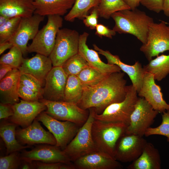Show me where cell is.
<instances>
[{
	"label": "cell",
	"mask_w": 169,
	"mask_h": 169,
	"mask_svg": "<svg viewBox=\"0 0 169 169\" xmlns=\"http://www.w3.org/2000/svg\"><path fill=\"white\" fill-rule=\"evenodd\" d=\"M20 83L31 89L40 93L43 95V84L32 75L21 72Z\"/></svg>",
	"instance_id": "38"
},
{
	"label": "cell",
	"mask_w": 169,
	"mask_h": 169,
	"mask_svg": "<svg viewBox=\"0 0 169 169\" xmlns=\"http://www.w3.org/2000/svg\"><path fill=\"white\" fill-rule=\"evenodd\" d=\"M87 120L79 128L76 135L63 150L72 162L80 157L98 150L93 141L91 127L95 118L93 109L90 108Z\"/></svg>",
	"instance_id": "5"
},
{
	"label": "cell",
	"mask_w": 169,
	"mask_h": 169,
	"mask_svg": "<svg viewBox=\"0 0 169 169\" xmlns=\"http://www.w3.org/2000/svg\"><path fill=\"white\" fill-rule=\"evenodd\" d=\"M46 107L44 112L59 120L68 121L81 126L86 121L89 113L75 103L65 101H53L42 99Z\"/></svg>",
	"instance_id": "9"
},
{
	"label": "cell",
	"mask_w": 169,
	"mask_h": 169,
	"mask_svg": "<svg viewBox=\"0 0 169 169\" xmlns=\"http://www.w3.org/2000/svg\"><path fill=\"white\" fill-rule=\"evenodd\" d=\"M111 17L115 22L113 29L120 34H129L136 37L142 44L147 41L150 25L153 18L137 9H125L113 13Z\"/></svg>",
	"instance_id": "2"
},
{
	"label": "cell",
	"mask_w": 169,
	"mask_h": 169,
	"mask_svg": "<svg viewBox=\"0 0 169 169\" xmlns=\"http://www.w3.org/2000/svg\"><path fill=\"white\" fill-rule=\"evenodd\" d=\"M17 125L12 122L3 123L0 125V136L5 144L7 155L30 147L28 145L23 146L17 140L16 134Z\"/></svg>",
	"instance_id": "27"
},
{
	"label": "cell",
	"mask_w": 169,
	"mask_h": 169,
	"mask_svg": "<svg viewBox=\"0 0 169 169\" xmlns=\"http://www.w3.org/2000/svg\"><path fill=\"white\" fill-rule=\"evenodd\" d=\"M44 17L34 14L29 17L21 18L16 33L9 41L13 45L17 46L23 55L28 53V43L36 35L39 30V25L44 19Z\"/></svg>",
	"instance_id": "13"
},
{
	"label": "cell",
	"mask_w": 169,
	"mask_h": 169,
	"mask_svg": "<svg viewBox=\"0 0 169 169\" xmlns=\"http://www.w3.org/2000/svg\"><path fill=\"white\" fill-rule=\"evenodd\" d=\"M21 159L19 151L12 152L0 158V169H19Z\"/></svg>",
	"instance_id": "37"
},
{
	"label": "cell",
	"mask_w": 169,
	"mask_h": 169,
	"mask_svg": "<svg viewBox=\"0 0 169 169\" xmlns=\"http://www.w3.org/2000/svg\"><path fill=\"white\" fill-rule=\"evenodd\" d=\"M162 113L161 124L156 127L148 128L144 136L146 137L154 135L164 136L167 137V141L169 142V110Z\"/></svg>",
	"instance_id": "36"
},
{
	"label": "cell",
	"mask_w": 169,
	"mask_h": 169,
	"mask_svg": "<svg viewBox=\"0 0 169 169\" xmlns=\"http://www.w3.org/2000/svg\"><path fill=\"white\" fill-rule=\"evenodd\" d=\"M75 0H34V14L43 16H63L72 7Z\"/></svg>",
	"instance_id": "24"
},
{
	"label": "cell",
	"mask_w": 169,
	"mask_h": 169,
	"mask_svg": "<svg viewBox=\"0 0 169 169\" xmlns=\"http://www.w3.org/2000/svg\"><path fill=\"white\" fill-rule=\"evenodd\" d=\"M13 46L9 41L0 43V54H2L6 50L10 49Z\"/></svg>",
	"instance_id": "48"
},
{
	"label": "cell",
	"mask_w": 169,
	"mask_h": 169,
	"mask_svg": "<svg viewBox=\"0 0 169 169\" xmlns=\"http://www.w3.org/2000/svg\"><path fill=\"white\" fill-rule=\"evenodd\" d=\"M155 80L152 74L145 71L142 85L137 95L143 98L154 110L162 113L169 110V103L163 99L161 88Z\"/></svg>",
	"instance_id": "16"
},
{
	"label": "cell",
	"mask_w": 169,
	"mask_h": 169,
	"mask_svg": "<svg viewBox=\"0 0 169 169\" xmlns=\"http://www.w3.org/2000/svg\"><path fill=\"white\" fill-rule=\"evenodd\" d=\"M99 16L97 7L91 10L90 14L87 15L83 19L85 26L91 29H95L98 24V19Z\"/></svg>",
	"instance_id": "41"
},
{
	"label": "cell",
	"mask_w": 169,
	"mask_h": 169,
	"mask_svg": "<svg viewBox=\"0 0 169 169\" xmlns=\"http://www.w3.org/2000/svg\"><path fill=\"white\" fill-rule=\"evenodd\" d=\"M95 34L100 37H105L110 38H112L116 32L112 29L102 24H98L95 28Z\"/></svg>",
	"instance_id": "43"
},
{
	"label": "cell",
	"mask_w": 169,
	"mask_h": 169,
	"mask_svg": "<svg viewBox=\"0 0 169 169\" xmlns=\"http://www.w3.org/2000/svg\"><path fill=\"white\" fill-rule=\"evenodd\" d=\"M68 77L62 66L53 67L45 79L43 99L53 101H64Z\"/></svg>",
	"instance_id": "15"
},
{
	"label": "cell",
	"mask_w": 169,
	"mask_h": 169,
	"mask_svg": "<svg viewBox=\"0 0 169 169\" xmlns=\"http://www.w3.org/2000/svg\"><path fill=\"white\" fill-rule=\"evenodd\" d=\"M165 0H141L140 4L147 9L156 13L163 10Z\"/></svg>",
	"instance_id": "42"
},
{
	"label": "cell",
	"mask_w": 169,
	"mask_h": 169,
	"mask_svg": "<svg viewBox=\"0 0 169 169\" xmlns=\"http://www.w3.org/2000/svg\"><path fill=\"white\" fill-rule=\"evenodd\" d=\"M14 68L11 66L5 64H0V80Z\"/></svg>",
	"instance_id": "45"
},
{
	"label": "cell",
	"mask_w": 169,
	"mask_h": 169,
	"mask_svg": "<svg viewBox=\"0 0 169 169\" xmlns=\"http://www.w3.org/2000/svg\"><path fill=\"white\" fill-rule=\"evenodd\" d=\"M124 75V72H114L95 85L83 87V95L78 105L85 110L93 108L99 114L109 105L123 101L127 87Z\"/></svg>",
	"instance_id": "1"
},
{
	"label": "cell",
	"mask_w": 169,
	"mask_h": 169,
	"mask_svg": "<svg viewBox=\"0 0 169 169\" xmlns=\"http://www.w3.org/2000/svg\"><path fill=\"white\" fill-rule=\"evenodd\" d=\"M93 46L94 49L98 54L105 57L108 64L117 65L121 70L128 75L132 85L138 93L141 88L145 72L141 63L137 61L132 65L125 64L121 61L118 56L114 55L108 50H104L100 49L95 44H93Z\"/></svg>",
	"instance_id": "20"
},
{
	"label": "cell",
	"mask_w": 169,
	"mask_h": 169,
	"mask_svg": "<svg viewBox=\"0 0 169 169\" xmlns=\"http://www.w3.org/2000/svg\"><path fill=\"white\" fill-rule=\"evenodd\" d=\"M14 114L10 118V121L17 125L26 128L32 124L37 116L46 107L42 102H28L20 100L12 105Z\"/></svg>",
	"instance_id": "17"
},
{
	"label": "cell",
	"mask_w": 169,
	"mask_h": 169,
	"mask_svg": "<svg viewBox=\"0 0 169 169\" xmlns=\"http://www.w3.org/2000/svg\"><path fill=\"white\" fill-rule=\"evenodd\" d=\"M39 121L36 118L29 126L16 130L18 141L21 144L28 146L36 144L56 145V141L54 136L44 130Z\"/></svg>",
	"instance_id": "18"
},
{
	"label": "cell",
	"mask_w": 169,
	"mask_h": 169,
	"mask_svg": "<svg viewBox=\"0 0 169 169\" xmlns=\"http://www.w3.org/2000/svg\"><path fill=\"white\" fill-rule=\"evenodd\" d=\"M131 9L136 8L140 4L141 0H123Z\"/></svg>",
	"instance_id": "46"
},
{
	"label": "cell",
	"mask_w": 169,
	"mask_h": 169,
	"mask_svg": "<svg viewBox=\"0 0 169 169\" xmlns=\"http://www.w3.org/2000/svg\"><path fill=\"white\" fill-rule=\"evenodd\" d=\"M144 71L152 74L155 80L160 81L169 74V54L158 55L143 67Z\"/></svg>",
	"instance_id": "28"
},
{
	"label": "cell",
	"mask_w": 169,
	"mask_h": 169,
	"mask_svg": "<svg viewBox=\"0 0 169 169\" xmlns=\"http://www.w3.org/2000/svg\"><path fill=\"white\" fill-rule=\"evenodd\" d=\"M21 18H11L7 22L0 25V43L8 41L16 33Z\"/></svg>",
	"instance_id": "34"
},
{
	"label": "cell",
	"mask_w": 169,
	"mask_h": 169,
	"mask_svg": "<svg viewBox=\"0 0 169 169\" xmlns=\"http://www.w3.org/2000/svg\"><path fill=\"white\" fill-rule=\"evenodd\" d=\"M89 35V34L85 32L80 35L78 53L89 65L106 75L120 72L121 70L118 66L105 63L101 61L97 51L88 48L86 42Z\"/></svg>",
	"instance_id": "22"
},
{
	"label": "cell",
	"mask_w": 169,
	"mask_h": 169,
	"mask_svg": "<svg viewBox=\"0 0 169 169\" xmlns=\"http://www.w3.org/2000/svg\"><path fill=\"white\" fill-rule=\"evenodd\" d=\"M107 75L94 68L89 67L83 69L77 76L84 87L95 85Z\"/></svg>",
	"instance_id": "33"
},
{
	"label": "cell",
	"mask_w": 169,
	"mask_h": 169,
	"mask_svg": "<svg viewBox=\"0 0 169 169\" xmlns=\"http://www.w3.org/2000/svg\"><path fill=\"white\" fill-rule=\"evenodd\" d=\"M83 86L76 75L68 76L64 92V101L77 104L81 100Z\"/></svg>",
	"instance_id": "30"
},
{
	"label": "cell",
	"mask_w": 169,
	"mask_h": 169,
	"mask_svg": "<svg viewBox=\"0 0 169 169\" xmlns=\"http://www.w3.org/2000/svg\"><path fill=\"white\" fill-rule=\"evenodd\" d=\"M160 156L151 143L146 142L140 156L127 167L128 169H160Z\"/></svg>",
	"instance_id": "26"
},
{
	"label": "cell",
	"mask_w": 169,
	"mask_h": 169,
	"mask_svg": "<svg viewBox=\"0 0 169 169\" xmlns=\"http://www.w3.org/2000/svg\"><path fill=\"white\" fill-rule=\"evenodd\" d=\"M75 169H120L122 166L109 154L96 150L73 162Z\"/></svg>",
	"instance_id": "19"
},
{
	"label": "cell",
	"mask_w": 169,
	"mask_h": 169,
	"mask_svg": "<svg viewBox=\"0 0 169 169\" xmlns=\"http://www.w3.org/2000/svg\"><path fill=\"white\" fill-rule=\"evenodd\" d=\"M159 112L142 97H138L130 117L125 134L144 136L146 130L153 123Z\"/></svg>",
	"instance_id": "10"
},
{
	"label": "cell",
	"mask_w": 169,
	"mask_h": 169,
	"mask_svg": "<svg viewBox=\"0 0 169 169\" xmlns=\"http://www.w3.org/2000/svg\"><path fill=\"white\" fill-rule=\"evenodd\" d=\"M20 74L18 69L14 68L0 80L1 103L12 105L19 102L18 91Z\"/></svg>",
	"instance_id": "23"
},
{
	"label": "cell",
	"mask_w": 169,
	"mask_h": 169,
	"mask_svg": "<svg viewBox=\"0 0 169 169\" xmlns=\"http://www.w3.org/2000/svg\"><path fill=\"white\" fill-rule=\"evenodd\" d=\"M54 136L56 146L63 150L74 138L81 127L74 122L61 121L42 112L36 118Z\"/></svg>",
	"instance_id": "11"
},
{
	"label": "cell",
	"mask_w": 169,
	"mask_h": 169,
	"mask_svg": "<svg viewBox=\"0 0 169 169\" xmlns=\"http://www.w3.org/2000/svg\"><path fill=\"white\" fill-rule=\"evenodd\" d=\"M100 2V0H75L64 19L69 22L74 21L76 18L83 19L90 10L98 6Z\"/></svg>",
	"instance_id": "29"
},
{
	"label": "cell",
	"mask_w": 169,
	"mask_h": 169,
	"mask_svg": "<svg viewBox=\"0 0 169 169\" xmlns=\"http://www.w3.org/2000/svg\"><path fill=\"white\" fill-rule=\"evenodd\" d=\"M80 35L75 30L60 28L49 56L53 67L62 66L69 59L78 53Z\"/></svg>",
	"instance_id": "6"
},
{
	"label": "cell",
	"mask_w": 169,
	"mask_h": 169,
	"mask_svg": "<svg viewBox=\"0 0 169 169\" xmlns=\"http://www.w3.org/2000/svg\"><path fill=\"white\" fill-rule=\"evenodd\" d=\"M63 19L59 15L48 16L46 24L39 30L31 43L28 53H36L49 56L54 47L58 31L62 26Z\"/></svg>",
	"instance_id": "7"
},
{
	"label": "cell",
	"mask_w": 169,
	"mask_h": 169,
	"mask_svg": "<svg viewBox=\"0 0 169 169\" xmlns=\"http://www.w3.org/2000/svg\"><path fill=\"white\" fill-rule=\"evenodd\" d=\"M146 142L143 136L133 134H124L116 144L114 159L125 163L134 161L141 155Z\"/></svg>",
	"instance_id": "12"
},
{
	"label": "cell",
	"mask_w": 169,
	"mask_h": 169,
	"mask_svg": "<svg viewBox=\"0 0 169 169\" xmlns=\"http://www.w3.org/2000/svg\"><path fill=\"white\" fill-rule=\"evenodd\" d=\"M62 67L68 76L69 75L77 76L84 69L90 66L78 53L69 59Z\"/></svg>",
	"instance_id": "32"
},
{
	"label": "cell",
	"mask_w": 169,
	"mask_h": 169,
	"mask_svg": "<svg viewBox=\"0 0 169 169\" xmlns=\"http://www.w3.org/2000/svg\"><path fill=\"white\" fill-rule=\"evenodd\" d=\"M18 94L19 97L22 100L28 102L38 101L43 99L42 95L20 83Z\"/></svg>",
	"instance_id": "39"
},
{
	"label": "cell",
	"mask_w": 169,
	"mask_h": 169,
	"mask_svg": "<svg viewBox=\"0 0 169 169\" xmlns=\"http://www.w3.org/2000/svg\"><path fill=\"white\" fill-rule=\"evenodd\" d=\"M34 0H0V15L10 18H26L34 14Z\"/></svg>",
	"instance_id": "25"
},
{
	"label": "cell",
	"mask_w": 169,
	"mask_h": 169,
	"mask_svg": "<svg viewBox=\"0 0 169 169\" xmlns=\"http://www.w3.org/2000/svg\"><path fill=\"white\" fill-rule=\"evenodd\" d=\"M10 18L7 16L0 15V25L7 22Z\"/></svg>",
	"instance_id": "50"
},
{
	"label": "cell",
	"mask_w": 169,
	"mask_h": 169,
	"mask_svg": "<svg viewBox=\"0 0 169 169\" xmlns=\"http://www.w3.org/2000/svg\"><path fill=\"white\" fill-rule=\"evenodd\" d=\"M162 11L166 16L169 17V0H165Z\"/></svg>",
	"instance_id": "49"
},
{
	"label": "cell",
	"mask_w": 169,
	"mask_h": 169,
	"mask_svg": "<svg viewBox=\"0 0 169 169\" xmlns=\"http://www.w3.org/2000/svg\"><path fill=\"white\" fill-rule=\"evenodd\" d=\"M52 66V62L49 56L37 54L30 58H24L18 69L21 73L33 76L43 84Z\"/></svg>",
	"instance_id": "21"
},
{
	"label": "cell",
	"mask_w": 169,
	"mask_h": 169,
	"mask_svg": "<svg viewBox=\"0 0 169 169\" xmlns=\"http://www.w3.org/2000/svg\"><path fill=\"white\" fill-rule=\"evenodd\" d=\"M127 9H131L123 0H100L97 7L99 16L106 19L115 12Z\"/></svg>",
	"instance_id": "31"
},
{
	"label": "cell",
	"mask_w": 169,
	"mask_h": 169,
	"mask_svg": "<svg viewBox=\"0 0 169 169\" xmlns=\"http://www.w3.org/2000/svg\"><path fill=\"white\" fill-rule=\"evenodd\" d=\"M137 93L132 84L127 86L125 99L122 101L112 104L100 114L93 109V116L96 120L110 122H121L127 126L131 114L138 98Z\"/></svg>",
	"instance_id": "4"
},
{
	"label": "cell",
	"mask_w": 169,
	"mask_h": 169,
	"mask_svg": "<svg viewBox=\"0 0 169 169\" xmlns=\"http://www.w3.org/2000/svg\"><path fill=\"white\" fill-rule=\"evenodd\" d=\"M14 114L12 105L9 104L0 103V119H6L10 117Z\"/></svg>",
	"instance_id": "44"
},
{
	"label": "cell",
	"mask_w": 169,
	"mask_h": 169,
	"mask_svg": "<svg viewBox=\"0 0 169 169\" xmlns=\"http://www.w3.org/2000/svg\"><path fill=\"white\" fill-rule=\"evenodd\" d=\"M34 169H75L72 163L68 164L63 162L45 163L39 161H33Z\"/></svg>",
	"instance_id": "40"
},
{
	"label": "cell",
	"mask_w": 169,
	"mask_h": 169,
	"mask_svg": "<svg viewBox=\"0 0 169 169\" xmlns=\"http://www.w3.org/2000/svg\"><path fill=\"white\" fill-rule=\"evenodd\" d=\"M127 126L123 123L107 122L95 119L91 131L93 141L97 149L114 158L116 144L119 138L125 134Z\"/></svg>",
	"instance_id": "3"
},
{
	"label": "cell",
	"mask_w": 169,
	"mask_h": 169,
	"mask_svg": "<svg viewBox=\"0 0 169 169\" xmlns=\"http://www.w3.org/2000/svg\"><path fill=\"white\" fill-rule=\"evenodd\" d=\"M23 55L21 50L17 46L13 45L8 52L1 57L0 64H8L13 68L18 69L24 59Z\"/></svg>",
	"instance_id": "35"
},
{
	"label": "cell",
	"mask_w": 169,
	"mask_h": 169,
	"mask_svg": "<svg viewBox=\"0 0 169 169\" xmlns=\"http://www.w3.org/2000/svg\"><path fill=\"white\" fill-rule=\"evenodd\" d=\"M20 156L21 160L30 162L73 163L61 149L56 145L49 144L37 146L29 151L23 150Z\"/></svg>",
	"instance_id": "14"
},
{
	"label": "cell",
	"mask_w": 169,
	"mask_h": 169,
	"mask_svg": "<svg viewBox=\"0 0 169 169\" xmlns=\"http://www.w3.org/2000/svg\"><path fill=\"white\" fill-rule=\"evenodd\" d=\"M19 169H34V167L33 162H30L21 160Z\"/></svg>",
	"instance_id": "47"
},
{
	"label": "cell",
	"mask_w": 169,
	"mask_h": 169,
	"mask_svg": "<svg viewBox=\"0 0 169 169\" xmlns=\"http://www.w3.org/2000/svg\"><path fill=\"white\" fill-rule=\"evenodd\" d=\"M140 50L149 61L153 57L169 50V26L166 22H154L150 25L146 42L142 44Z\"/></svg>",
	"instance_id": "8"
}]
</instances>
